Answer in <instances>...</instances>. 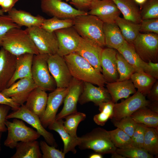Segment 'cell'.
<instances>
[{
	"instance_id": "obj_1",
	"label": "cell",
	"mask_w": 158,
	"mask_h": 158,
	"mask_svg": "<svg viewBox=\"0 0 158 158\" xmlns=\"http://www.w3.org/2000/svg\"><path fill=\"white\" fill-rule=\"evenodd\" d=\"M72 77L83 82L104 86L106 81L101 73L76 52L63 56Z\"/></svg>"
},
{
	"instance_id": "obj_2",
	"label": "cell",
	"mask_w": 158,
	"mask_h": 158,
	"mask_svg": "<svg viewBox=\"0 0 158 158\" xmlns=\"http://www.w3.org/2000/svg\"><path fill=\"white\" fill-rule=\"evenodd\" d=\"M1 47L16 56L26 53L39 54L29 34L20 28L10 30L4 37Z\"/></svg>"
},
{
	"instance_id": "obj_3",
	"label": "cell",
	"mask_w": 158,
	"mask_h": 158,
	"mask_svg": "<svg viewBox=\"0 0 158 158\" xmlns=\"http://www.w3.org/2000/svg\"><path fill=\"white\" fill-rule=\"evenodd\" d=\"M104 23L97 16L88 13L74 18L73 27L82 38L103 48L105 46Z\"/></svg>"
},
{
	"instance_id": "obj_4",
	"label": "cell",
	"mask_w": 158,
	"mask_h": 158,
	"mask_svg": "<svg viewBox=\"0 0 158 158\" xmlns=\"http://www.w3.org/2000/svg\"><path fill=\"white\" fill-rule=\"evenodd\" d=\"M79 138L78 146L81 150L91 149L103 155L115 152L117 148L111 141L108 131L101 128H94Z\"/></svg>"
},
{
	"instance_id": "obj_5",
	"label": "cell",
	"mask_w": 158,
	"mask_h": 158,
	"mask_svg": "<svg viewBox=\"0 0 158 158\" xmlns=\"http://www.w3.org/2000/svg\"><path fill=\"white\" fill-rule=\"evenodd\" d=\"M5 124L8 135L4 145L11 149L15 148L19 142L36 140L41 136L37 131L26 126L23 120L18 118H14L12 121L6 119Z\"/></svg>"
},
{
	"instance_id": "obj_6",
	"label": "cell",
	"mask_w": 158,
	"mask_h": 158,
	"mask_svg": "<svg viewBox=\"0 0 158 158\" xmlns=\"http://www.w3.org/2000/svg\"><path fill=\"white\" fill-rule=\"evenodd\" d=\"M49 55H34L31 73L32 77L37 87L45 91H52L57 87L49 69L47 60Z\"/></svg>"
},
{
	"instance_id": "obj_7",
	"label": "cell",
	"mask_w": 158,
	"mask_h": 158,
	"mask_svg": "<svg viewBox=\"0 0 158 158\" xmlns=\"http://www.w3.org/2000/svg\"><path fill=\"white\" fill-rule=\"evenodd\" d=\"M25 30L30 35L40 54L51 55L57 53L58 43L54 32H50L37 26L27 28Z\"/></svg>"
},
{
	"instance_id": "obj_8",
	"label": "cell",
	"mask_w": 158,
	"mask_h": 158,
	"mask_svg": "<svg viewBox=\"0 0 158 158\" xmlns=\"http://www.w3.org/2000/svg\"><path fill=\"white\" fill-rule=\"evenodd\" d=\"M131 44L144 61L147 63L149 61L158 62V34L139 33Z\"/></svg>"
},
{
	"instance_id": "obj_9",
	"label": "cell",
	"mask_w": 158,
	"mask_h": 158,
	"mask_svg": "<svg viewBox=\"0 0 158 158\" xmlns=\"http://www.w3.org/2000/svg\"><path fill=\"white\" fill-rule=\"evenodd\" d=\"M15 118L25 121L35 129L49 145L55 147H57L53 134L45 129L39 116L29 110L24 104L20 106L18 109L8 114L6 119Z\"/></svg>"
},
{
	"instance_id": "obj_10",
	"label": "cell",
	"mask_w": 158,
	"mask_h": 158,
	"mask_svg": "<svg viewBox=\"0 0 158 158\" xmlns=\"http://www.w3.org/2000/svg\"><path fill=\"white\" fill-rule=\"evenodd\" d=\"M43 12L52 17L61 19H73L88 14V12L78 10L61 0H40Z\"/></svg>"
},
{
	"instance_id": "obj_11",
	"label": "cell",
	"mask_w": 158,
	"mask_h": 158,
	"mask_svg": "<svg viewBox=\"0 0 158 158\" xmlns=\"http://www.w3.org/2000/svg\"><path fill=\"white\" fill-rule=\"evenodd\" d=\"M47 62L49 71L56 82L57 87H68L73 77L63 57L57 54L49 55Z\"/></svg>"
},
{
	"instance_id": "obj_12",
	"label": "cell",
	"mask_w": 158,
	"mask_h": 158,
	"mask_svg": "<svg viewBox=\"0 0 158 158\" xmlns=\"http://www.w3.org/2000/svg\"><path fill=\"white\" fill-rule=\"evenodd\" d=\"M150 101L145 96L137 91L132 96L120 103H115L113 115L111 120H119L130 116L139 109L147 107Z\"/></svg>"
},
{
	"instance_id": "obj_13",
	"label": "cell",
	"mask_w": 158,
	"mask_h": 158,
	"mask_svg": "<svg viewBox=\"0 0 158 158\" xmlns=\"http://www.w3.org/2000/svg\"><path fill=\"white\" fill-rule=\"evenodd\" d=\"M69 90V87H56L49 94L45 110L40 118L41 123L45 128L55 120L58 109L63 102Z\"/></svg>"
},
{
	"instance_id": "obj_14",
	"label": "cell",
	"mask_w": 158,
	"mask_h": 158,
	"mask_svg": "<svg viewBox=\"0 0 158 158\" xmlns=\"http://www.w3.org/2000/svg\"><path fill=\"white\" fill-rule=\"evenodd\" d=\"M58 43L57 54L63 57L76 51L82 37L73 26L55 31Z\"/></svg>"
},
{
	"instance_id": "obj_15",
	"label": "cell",
	"mask_w": 158,
	"mask_h": 158,
	"mask_svg": "<svg viewBox=\"0 0 158 158\" xmlns=\"http://www.w3.org/2000/svg\"><path fill=\"white\" fill-rule=\"evenodd\" d=\"M37 87L32 77L20 79L1 91L20 106L25 102L31 92Z\"/></svg>"
},
{
	"instance_id": "obj_16",
	"label": "cell",
	"mask_w": 158,
	"mask_h": 158,
	"mask_svg": "<svg viewBox=\"0 0 158 158\" xmlns=\"http://www.w3.org/2000/svg\"><path fill=\"white\" fill-rule=\"evenodd\" d=\"M89 14L97 17L104 23H115L121 12L112 0H92Z\"/></svg>"
},
{
	"instance_id": "obj_17",
	"label": "cell",
	"mask_w": 158,
	"mask_h": 158,
	"mask_svg": "<svg viewBox=\"0 0 158 158\" xmlns=\"http://www.w3.org/2000/svg\"><path fill=\"white\" fill-rule=\"evenodd\" d=\"M83 82L73 78L69 91L63 102V107L56 115L55 120L63 119L67 115L77 111V104L82 91Z\"/></svg>"
},
{
	"instance_id": "obj_18",
	"label": "cell",
	"mask_w": 158,
	"mask_h": 158,
	"mask_svg": "<svg viewBox=\"0 0 158 158\" xmlns=\"http://www.w3.org/2000/svg\"><path fill=\"white\" fill-rule=\"evenodd\" d=\"M98 86L90 83L83 82V89L78 102L83 105L92 102L98 106L102 103L112 101L107 89L104 86Z\"/></svg>"
},
{
	"instance_id": "obj_19",
	"label": "cell",
	"mask_w": 158,
	"mask_h": 158,
	"mask_svg": "<svg viewBox=\"0 0 158 158\" xmlns=\"http://www.w3.org/2000/svg\"><path fill=\"white\" fill-rule=\"evenodd\" d=\"M17 56L1 47L0 49V91L7 88L16 68Z\"/></svg>"
},
{
	"instance_id": "obj_20",
	"label": "cell",
	"mask_w": 158,
	"mask_h": 158,
	"mask_svg": "<svg viewBox=\"0 0 158 158\" xmlns=\"http://www.w3.org/2000/svg\"><path fill=\"white\" fill-rule=\"evenodd\" d=\"M116 50L109 48H103L101 57L102 74L106 83L117 81L119 75L117 70Z\"/></svg>"
},
{
	"instance_id": "obj_21",
	"label": "cell",
	"mask_w": 158,
	"mask_h": 158,
	"mask_svg": "<svg viewBox=\"0 0 158 158\" xmlns=\"http://www.w3.org/2000/svg\"><path fill=\"white\" fill-rule=\"evenodd\" d=\"M103 49L95 43L82 37L75 52L87 60L97 70L101 73V57Z\"/></svg>"
},
{
	"instance_id": "obj_22",
	"label": "cell",
	"mask_w": 158,
	"mask_h": 158,
	"mask_svg": "<svg viewBox=\"0 0 158 158\" xmlns=\"http://www.w3.org/2000/svg\"><path fill=\"white\" fill-rule=\"evenodd\" d=\"M117 50L134 68L135 72L149 75L150 68L147 63L141 59L131 44L125 41Z\"/></svg>"
},
{
	"instance_id": "obj_23",
	"label": "cell",
	"mask_w": 158,
	"mask_h": 158,
	"mask_svg": "<svg viewBox=\"0 0 158 158\" xmlns=\"http://www.w3.org/2000/svg\"><path fill=\"white\" fill-rule=\"evenodd\" d=\"M106 84L112 101L115 103L120 99L128 98L130 94H134L137 91L130 79L106 83Z\"/></svg>"
},
{
	"instance_id": "obj_24",
	"label": "cell",
	"mask_w": 158,
	"mask_h": 158,
	"mask_svg": "<svg viewBox=\"0 0 158 158\" xmlns=\"http://www.w3.org/2000/svg\"><path fill=\"white\" fill-rule=\"evenodd\" d=\"M47 98L46 91L37 87L29 95L25 105L29 110L40 118L45 110Z\"/></svg>"
},
{
	"instance_id": "obj_25",
	"label": "cell",
	"mask_w": 158,
	"mask_h": 158,
	"mask_svg": "<svg viewBox=\"0 0 158 158\" xmlns=\"http://www.w3.org/2000/svg\"><path fill=\"white\" fill-rule=\"evenodd\" d=\"M8 13L13 22L20 27L23 26L27 28L40 27L45 19L40 15L34 16L29 12L15 8H13Z\"/></svg>"
},
{
	"instance_id": "obj_26",
	"label": "cell",
	"mask_w": 158,
	"mask_h": 158,
	"mask_svg": "<svg viewBox=\"0 0 158 158\" xmlns=\"http://www.w3.org/2000/svg\"><path fill=\"white\" fill-rule=\"evenodd\" d=\"M62 119L55 120L49 125V129L54 130L60 135L64 144L63 152L66 154L69 152L75 154L77 152L75 147L80 142L79 137H74L70 135L65 130Z\"/></svg>"
},
{
	"instance_id": "obj_27",
	"label": "cell",
	"mask_w": 158,
	"mask_h": 158,
	"mask_svg": "<svg viewBox=\"0 0 158 158\" xmlns=\"http://www.w3.org/2000/svg\"><path fill=\"white\" fill-rule=\"evenodd\" d=\"M34 55L26 53L17 56L15 71L7 87L20 79L32 77L31 70Z\"/></svg>"
},
{
	"instance_id": "obj_28",
	"label": "cell",
	"mask_w": 158,
	"mask_h": 158,
	"mask_svg": "<svg viewBox=\"0 0 158 158\" xmlns=\"http://www.w3.org/2000/svg\"><path fill=\"white\" fill-rule=\"evenodd\" d=\"M103 30L105 46L108 48L117 50L126 41L116 23H104Z\"/></svg>"
},
{
	"instance_id": "obj_29",
	"label": "cell",
	"mask_w": 158,
	"mask_h": 158,
	"mask_svg": "<svg viewBox=\"0 0 158 158\" xmlns=\"http://www.w3.org/2000/svg\"><path fill=\"white\" fill-rule=\"evenodd\" d=\"M15 148L16 151L11 158H42L39 143L36 140L20 142Z\"/></svg>"
},
{
	"instance_id": "obj_30",
	"label": "cell",
	"mask_w": 158,
	"mask_h": 158,
	"mask_svg": "<svg viewBox=\"0 0 158 158\" xmlns=\"http://www.w3.org/2000/svg\"><path fill=\"white\" fill-rule=\"evenodd\" d=\"M123 15V18L140 24L142 20L140 11L134 0H112Z\"/></svg>"
},
{
	"instance_id": "obj_31",
	"label": "cell",
	"mask_w": 158,
	"mask_h": 158,
	"mask_svg": "<svg viewBox=\"0 0 158 158\" xmlns=\"http://www.w3.org/2000/svg\"><path fill=\"white\" fill-rule=\"evenodd\" d=\"M130 116L136 123L144 124L147 127L158 130V113L147 107L139 109Z\"/></svg>"
},
{
	"instance_id": "obj_32",
	"label": "cell",
	"mask_w": 158,
	"mask_h": 158,
	"mask_svg": "<svg viewBox=\"0 0 158 158\" xmlns=\"http://www.w3.org/2000/svg\"><path fill=\"white\" fill-rule=\"evenodd\" d=\"M115 23L125 40L131 43L139 33L140 24L134 23L120 17L117 19Z\"/></svg>"
},
{
	"instance_id": "obj_33",
	"label": "cell",
	"mask_w": 158,
	"mask_h": 158,
	"mask_svg": "<svg viewBox=\"0 0 158 158\" xmlns=\"http://www.w3.org/2000/svg\"><path fill=\"white\" fill-rule=\"evenodd\" d=\"M130 79L137 91L145 96L148 93L153 85L157 81L154 78L146 73L135 72Z\"/></svg>"
},
{
	"instance_id": "obj_34",
	"label": "cell",
	"mask_w": 158,
	"mask_h": 158,
	"mask_svg": "<svg viewBox=\"0 0 158 158\" xmlns=\"http://www.w3.org/2000/svg\"><path fill=\"white\" fill-rule=\"evenodd\" d=\"M158 131L154 128L147 127L145 130L143 148L152 156L158 154Z\"/></svg>"
},
{
	"instance_id": "obj_35",
	"label": "cell",
	"mask_w": 158,
	"mask_h": 158,
	"mask_svg": "<svg viewBox=\"0 0 158 158\" xmlns=\"http://www.w3.org/2000/svg\"><path fill=\"white\" fill-rule=\"evenodd\" d=\"M86 118V115L85 114L78 111L67 115L65 117L66 120L63 122L65 130L72 136L78 137L77 131L78 125Z\"/></svg>"
},
{
	"instance_id": "obj_36",
	"label": "cell",
	"mask_w": 158,
	"mask_h": 158,
	"mask_svg": "<svg viewBox=\"0 0 158 158\" xmlns=\"http://www.w3.org/2000/svg\"><path fill=\"white\" fill-rule=\"evenodd\" d=\"M110 139L116 148L125 149L132 147L131 137L120 129L108 131Z\"/></svg>"
},
{
	"instance_id": "obj_37",
	"label": "cell",
	"mask_w": 158,
	"mask_h": 158,
	"mask_svg": "<svg viewBox=\"0 0 158 158\" xmlns=\"http://www.w3.org/2000/svg\"><path fill=\"white\" fill-rule=\"evenodd\" d=\"M73 19L52 17L45 19L40 27L49 32H53L57 30L73 26Z\"/></svg>"
},
{
	"instance_id": "obj_38",
	"label": "cell",
	"mask_w": 158,
	"mask_h": 158,
	"mask_svg": "<svg viewBox=\"0 0 158 158\" xmlns=\"http://www.w3.org/2000/svg\"><path fill=\"white\" fill-rule=\"evenodd\" d=\"M117 70L119 78L117 81L129 79L135 71L134 68L118 51L116 55Z\"/></svg>"
},
{
	"instance_id": "obj_39",
	"label": "cell",
	"mask_w": 158,
	"mask_h": 158,
	"mask_svg": "<svg viewBox=\"0 0 158 158\" xmlns=\"http://www.w3.org/2000/svg\"><path fill=\"white\" fill-rule=\"evenodd\" d=\"M116 152L125 158H153V156L150 154L142 148L131 147L125 149L117 148Z\"/></svg>"
},
{
	"instance_id": "obj_40",
	"label": "cell",
	"mask_w": 158,
	"mask_h": 158,
	"mask_svg": "<svg viewBox=\"0 0 158 158\" xmlns=\"http://www.w3.org/2000/svg\"><path fill=\"white\" fill-rule=\"evenodd\" d=\"M142 20L158 18V0L146 1L140 11Z\"/></svg>"
},
{
	"instance_id": "obj_41",
	"label": "cell",
	"mask_w": 158,
	"mask_h": 158,
	"mask_svg": "<svg viewBox=\"0 0 158 158\" xmlns=\"http://www.w3.org/2000/svg\"><path fill=\"white\" fill-rule=\"evenodd\" d=\"M112 121L115 127L124 131L131 137L137 123L130 116L124 117L119 120H112Z\"/></svg>"
},
{
	"instance_id": "obj_42",
	"label": "cell",
	"mask_w": 158,
	"mask_h": 158,
	"mask_svg": "<svg viewBox=\"0 0 158 158\" xmlns=\"http://www.w3.org/2000/svg\"><path fill=\"white\" fill-rule=\"evenodd\" d=\"M42 158H64L63 152L56 149L54 147L49 145L46 142L41 140L39 143Z\"/></svg>"
},
{
	"instance_id": "obj_43",
	"label": "cell",
	"mask_w": 158,
	"mask_h": 158,
	"mask_svg": "<svg viewBox=\"0 0 158 158\" xmlns=\"http://www.w3.org/2000/svg\"><path fill=\"white\" fill-rule=\"evenodd\" d=\"M20 28L12 21L8 15H0V46H1L3 39L7 32L11 29Z\"/></svg>"
},
{
	"instance_id": "obj_44",
	"label": "cell",
	"mask_w": 158,
	"mask_h": 158,
	"mask_svg": "<svg viewBox=\"0 0 158 158\" xmlns=\"http://www.w3.org/2000/svg\"><path fill=\"white\" fill-rule=\"evenodd\" d=\"M146 127L144 124L137 123L133 133L131 137L132 147L143 148Z\"/></svg>"
},
{
	"instance_id": "obj_45",
	"label": "cell",
	"mask_w": 158,
	"mask_h": 158,
	"mask_svg": "<svg viewBox=\"0 0 158 158\" xmlns=\"http://www.w3.org/2000/svg\"><path fill=\"white\" fill-rule=\"evenodd\" d=\"M140 32H152L158 34V18L142 20L140 23Z\"/></svg>"
},
{
	"instance_id": "obj_46",
	"label": "cell",
	"mask_w": 158,
	"mask_h": 158,
	"mask_svg": "<svg viewBox=\"0 0 158 158\" xmlns=\"http://www.w3.org/2000/svg\"><path fill=\"white\" fill-rule=\"evenodd\" d=\"M115 103L112 101L102 102L99 105L100 113L99 115L105 120L108 121L111 119L113 115V109Z\"/></svg>"
},
{
	"instance_id": "obj_47",
	"label": "cell",
	"mask_w": 158,
	"mask_h": 158,
	"mask_svg": "<svg viewBox=\"0 0 158 158\" xmlns=\"http://www.w3.org/2000/svg\"><path fill=\"white\" fill-rule=\"evenodd\" d=\"M11 108L8 105L0 104V132L3 133L7 131L5 121L6 117Z\"/></svg>"
},
{
	"instance_id": "obj_48",
	"label": "cell",
	"mask_w": 158,
	"mask_h": 158,
	"mask_svg": "<svg viewBox=\"0 0 158 158\" xmlns=\"http://www.w3.org/2000/svg\"><path fill=\"white\" fill-rule=\"evenodd\" d=\"M73 5L76 8L82 11H87L89 10L92 0H65Z\"/></svg>"
},
{
	"instance_id": "obj_49",
	"label": "cell",
	"mask_w": 158,
	"mask_h": 158,
	"mask_svg": "<svg viewBox=\"0 0 158 158\" xmlns=\"http://www.w3.org/2000/svg\"><path fill=\"white\" fill-rule=\"evenodd\" d=\"M0 104H5L10 106L13 111L18 109L19 105L15 103L10 98L8 97L0 91Z\"/></svg>"
},
{
	"instance_id": "obj_50",
	"label": "cell",
	"mask_w": 158,
	"mask_h": 158,
	"mask_svg": "<svg viewBox=\"0 0 158 158\" xmlns=\"http://www.w3.org/2000/svg\"><path fill=\"white\" fill-rule=\"evenodd\" d=\"M149 100L151 102H158V81L155 82L147 95Z\"/></svg>"
},
{
	"instance_id": "obj_51",
	"label": "cell",
	"mask_w": 158,
	"mask_h": 158,
	"mask_svg": "<svg viewBox=\"0 0 158 158\" xmlns=\"http://www.w3.org/2000/svg\"><path fill=\"white\" fill-rule=\"evenodd\" d=\"M19 0H5L1 6V10L4 12H8L13 8L15 4Z\"/></svg>"
},
{
	"instance_id": "obj_52",
	"label": "cell",
	"mask_w": 158,
	"mask_h": 158,
	"mask_svg": "<svg viewBox=\"0 0 158 158\" xmlns=\"http://www.w3.org/2000/svg\"><path fill=\"white\" fill-rule=\"evenodd\" d=\"M147 63L150 68L149 75L157 80L158 79V63L149 61Z\"/></svg>"
},
{
	"instance_id": "obj_53",
	"label": "cell",
	"mask_w": 158,
	"mask_h": 158,
	"mask_svg": "<svg viewBox=\"0 0 158 158\" xmlns=\"http://www.w3.org/2000/svg\"><path fill=\"white\" fill-rule=\"evenodd\" d=\"M147 107L152 111L158 113V102H150Z\"/></svg>"
},
{
	"instance_id": "obj_54",
	"label": "cell",
	"mask_w": 158,
	"mask_h": 158,
	"mask_svg": "<svg viewBox=\"0 0 158 158\" xmlns=\"http://www.w3.org/2000/svg\"><path fill=\"white\" fill-rule=\"evenodd\" d=\"M111 154V157L112 158H125V157L116 151Z\"/></svg>"
},
{
	"instance_id": "obj_55",
	"label": "cell",
	"mask_w": 158,
	"mask_h": 158,
	"mask_svg": "<svg viewBox=\"0 0 158 158\" xmlns=\"http://www.w3.org/2000/svg\"><path fill=\"white\" fill-rule=\"evenodd\" d=\"M89 157L90 158H102L103 157L102 154L96 152L90 155Z\"/></svg>"
},
{
	"instance_id": "obj_56",
	"label": "cell",
	"mask_w": 158,
	"mask_h": 158,
	"mask_svg": "<svg viewBox=\"0 0 158 158\" xmlns=\"http://www.w3.org/2000/svg\"><path fill=\"white\" fill-rule=\"evenodd\" d=\"M137 4L140 5H143L145 3L147 0H134Z\"/></svg>"
},
{
	"instance_id": "obj_57",
	"label": "cell",
	"mask_w": 158,
	"mask_h": 158,
	"mask_svg": "<svg viewBox=\"0 0 158 158\" xmlns=\"http://www.w3.org/2000/svg\"><path fill=\"white\" fill-rule=\"evenodd\" d=\"M3 132H0V153L1 151V139Z\"/></svg>"
},
{
	"instance_id": "obj_58",
	"label": "cell",
	"mask_w": 158,
	"mask_h": 158,
	"mask_svg": "<svg viewBox=\"0 0 158 158\" xmlns=\"http://www.w3.org/2000/svg\"><path fill=\"white\" fill-rule=\"evenodd\" d=\"M4 14V12L1 10L0 9V15H1Z\"/></svg>"
}]
</instances>
